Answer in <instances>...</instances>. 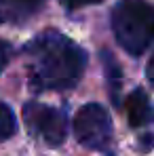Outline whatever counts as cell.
I'll return each instance as SVG.
<instances>
[{
	"mask_svg": "<svg viewBox=\"0 0 154 156\" xmlns=\"http://www.w3.org/2000/svg\"><path fill=\"white\" fill-rule=\"evenodd\" d=\"M15 131H17V120L13 110L0 101V141H6L9 137H13Z\"/></svg>",
	"mask_w": 154,
	"mask_h": 156,
	"instance_id": "7",
	"label": "cell"
},
{
	"mask_svg": "<svg viewBox=\"0 0 154 156\" xmlns=\"http://www.w3.org/2000/svg\"><path fill=\"white\" fill-rule=\"evenodd\" d=\"M45 0H0V23H21L42 9Z\"/></svg>",
	"mask_w": 154,
	"mask_h": 156,
	"instance_id": "5",
	"label": "cell"
},
{
	"mask_svg": "<svg viewBox=\"0 0 154 156\" xmlns=\"http://www.w3.org/2000/svg\"><path fill=\"white\" fill-rule=\"evenodd\" d=\"M112 30L129 55H141L154 40V6L146 0H120L112 11Z\"/></svg>",
	"mask_w": 154,
	"mask_h": 156,
	"instance_id": "2",
	"label": "cell"
},
{
	"mask_svg": "<svg viewBox=\"0 0 154 156\" xmlns=\"http://www.w3.org/2000/svg\"><path fill=\"white\" fill-rule=\"evenodd\" d=\"M76 139L91 150H106L112 139V120L106 108L99 104H87L74 118Z\"/></svg>",
	"mask_w": 154,
	"mask_h": 156,
	"instance_id": "3",
	"label": "cell"
},
{
	"mask_svg": "<svg viewBox=\"0 0 154 156\" xmlns=\"http://www.w3.org/2000/svg\"><path fill=\"white\" fill-rule=\"evenodd\" d=\"M23 120L26 127L49 146H59L68 133V118L61 110L42 105L38 101H30L23 105Z\"/></svg>",
	"mask_w": 154,
	"mask_h": 156,
	"instance_id": "4",
	"label": "cell"
},
{
	"mask_svg": "<svg viewBox=\"0 0 154 156\" xmlns=\"http://www.w3.org/2000/svg\"><path fill=\"white\" fill-rule=\"evenodd\" d=\"M66 9H80V6H87V4H97L102 0H59Z\"/></svg>",
	"mask_w": 154,
	"mask_h": 156,
	"instance_id": "9",
	"label": "cell"
},
{
	"mask_svg": "<svg viewBox=\"0 0 154 156\" xmlns=\"http://www.w3.org/2000/svg\"><path fill=\"white\" fill-rule=\"evenodd\" d=\"M11 53H13L11 44L4 42V40H0V74H2V70L6 68V63L11 61Z\"/></svg>",
	"mask_w": 154,
	"mask_h": 156,
	"instance_id": "8",
	"label": "cell"
},
{
	"mask_svg": "<svg viewBox=\"0 0 154 156\" xmlns=\"http://www.w3.org/2000/svg\"><path fill=\"white\" fill-rule=\"evenodd\" d=\"M146 76H148V80L154 84V55L150 57V61H148V70H146Z\"/></svg>",
	"mask_w": 154,
	"mask_h": 156,
	"instance_id": "10",
	"label": "cell"
},
{
	"mask_svg": "<svg viewBox=\"0 0 154 156\" xmlns=\"http://www.w3.org/2000/svg\"><path fill=\"white\" fill-rule=\"evenodd\" d=\"M30 80L36 89L63 91L76 87L87 66V53L68 36L49 30L26 47Z\"/></svg>",
	"mask_w": 154,
	"mask_h": 156,
	"instance_id": "1",
	"label": "cell"
},
{
	"mask_svg": "<svg viewBox=\"0 0 154 156\" xmlns=\"http://www.w3.org/2000/svg\"><path fill=\"white\" fill-rule=\"evenodd\" d=\"M125 110H127V118L131 127H144L154 120V110L152 104L146 95V91L135 89L125 101Z\"/></svg>",
	"mask_w": 154,
	"mask_h": 156,
	"instance_id": "6",
	"label": "cell"
}]
</instances>
